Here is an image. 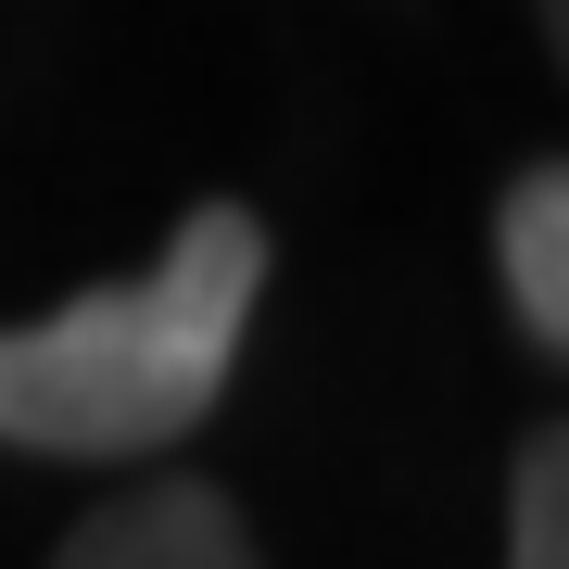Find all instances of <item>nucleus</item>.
Returning a JSON list of instances; mask_svg holds the SVG:
<instances>
[{
    "mask_svg": "<svg viewBox=\"0 0 569 569\" xmlns=\"http://www.w3.org/2000/svg\"><path fill=\"white\" fill-rule=\"evenodd\" d=\"M266 241L253 203H190L140 279H102L77 305L0 329V443L13 456H77V468H127L190 443L228 380H241V329L266 305Z\"/></svg>",
    "mask_w": 569,
    "mask_h": 569,
    "instance_id": "nucleus-1",
    "label": "nucleus"
},
{
    "mask_svg": "<svg viewBox=\"0 0 569 569\" xmlns=\"http://www.w3.org/2000/svg\"><path fill=\"white\" fill-rule=\"evenodd\" d=\"M51 569H266L253 519L228 507L216 481H190V468H152V481L102 493L77 531H63Z\"/></svg>",
    "mask_w": 569,
    "mask_h": 569,
    "instance_id": "nucleus-2",
    "label": "nucleus"
},
{
    "mask_svg": "<svg viewBox=\"0 0 569 569\" xmlns=\"http://www.w3.org/2000/svg\"><path fill=\"white\" fill-rule=\"evenodd\" d=\"M493 279L531 355H569V164H519L493 203Z\"/></svg>",
    "mask_w": 569,
    "mask_h": 569,
    "instance_id": "nucleus-3",
    "label": "nucleus"
},
{
    "mask_svg": "<svg viewBox=\"0 0 569 569\" xmlns=\"http://www.w3.org/2000/svg\"><path fill=\"white\" fill-rule=\"evenodd\" d=\"M507 569H569V430H519L507 456Z\"/></svg>",
    "mask_w": 569,
    "mask_h": 569,
    "instance_id": "nucleus-4",
    "label": "nucleus"
},
{
    "mask_svg": "<svg viewBox=\"0 0 569 569\" xmlns=\"http://www.w3.org/2000/svg\"><path fill=\"white\" fill-rule=\"evenodd\" d=\"M545 39H569V0H545Z\"/></svg>",
    "mask_w": 569,
    "mask_h": 569,
    "instance_id": "nucleus-5",
    "label": "nucleus"
}]
</instances>
